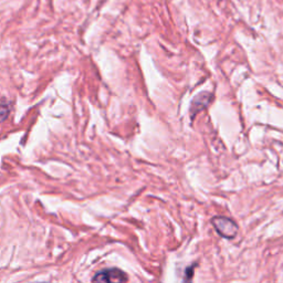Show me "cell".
Masks as SVG:
<instances>
[{
  "label": "cell",
  "instance_id": "2",
  "mask_svg": "<svg viewBox=\"0 0 283 283\" xmlns=\"http://www.w3.org/2000/svg\"><path fill=\"white\" fill-rule=\"evenodd\" d=\"M127 275L125 272L117 268H111V269H104L102 271L98 272L94 275L93 281L94 282H126Z\"/></svg>",
  "mask_w": 283,
  "mask_h": 283
},
{
  "label": "cell",
  "instance_id": "1",
  "mask_svg": "<svg viewBox=\"0 0 283 283\" xmlns=\"http://www.w3.org/2000/svg\"><path fill=\"white\" fill-rule=\"evenodd\" d=\"M211 225L221 237L226 239H234L238 233V225L232 219L223 216L213 217L211 219Z\"/></svg>",
  "mask_w": 283,
  "mask_h": 283
},
{
  "label": "cell",
  "instance_id": "4",
  "mask_svg": "<svg viewBox=\"0 0 283 283\" xmlns=\"http://www.w3.org/2000/svg\"><path fill=\"white\" fill-rule=\"evenodd\" d=\"M10 113V104L6 100H0V123L6 121Z\"/></svg>",
  "mask_w": 283,
  "mask_h": 283
},
{
  "label": "cell",
  "instance_id": "3",
  "mask_svg": "<svg viewBox=\"0 0 283 283\" xmlns=\"http://www.w3.org/2000/svg\"><path fill=\"white\" fill-rule=\"evenodd\" d=\"M212 98H213V95L209 92H201L198 95H196L190 105L191 119H194V117L198 114L199 112L204 111L207 106L210 104Z\"/></svg>",
  "mask_w": 283,
  "mask_h": 283
},
{
  "label": "cell",
  "instance_id": "5",
  "mask_svg": "<svg viewBox=\"0 0 283 283\" xmlns=\"http://www.w3.org/2000/svg\"><path fill=\"white\" fill-rule=\"evenodd\" d=\"M195 268H196V263L193 264L191 266H188V268L186 269V271H185V277H184L185 281H189V280L193 279Z\"/></svg>",
  "mask_w": 283,
  "mask_h": 283
}]
</instances>
